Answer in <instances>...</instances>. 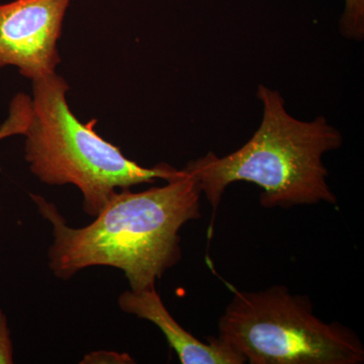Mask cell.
Here are the masks:
<instances>
[{
    "label": "cell",
    "mask_w": 364,
    "mask_h": 364,
    "mask_svg": "<svg viewBox=\"0 0 364 364\" xmlns=\"http://www.w3.org/2000/svg\"><path fill=\"white\" fill-rule=\"evenodd\" d=\"M166 182L141 193L117 191L83 228L68 226L56 205L32 195L53 227L48 258L55 277L68 280L85 268L109 267L124 273L131 291L156 286L181 259V228L202 215L203 193L195 177L182 169Z\"/></svg>",
    "instance_id": "cell-1"
},
{
    "label": "cell",
    "mask_w": 364,
    "mask_h": 364,
    "mask_svg": "<svg viewBox=\"0 0 364 364\" xmlns=\"http://www.w3.org/2000/svg\"><path fill=\"white\" fill-rule=\"evenodd\" d=\"M256 95L262 119L250 140L231 154L210 152L184 168L198 181L214 214L228 186L238 181L259 186L263 208L337 203L323 156L341 147V133L325 117L305 122L291 116L279 91L259 85Z\"/></svg>",
    "instance_id": "cell-2"
},
{
    "label": "cell",
    "mask_w": 364,
    "mask_h": 364,
    "mask_svg": "<svg viewBox=\"0 0 364 364\" xmlns=\"http://www.w3.org/2000/svg\"><path fill=\"white\" fill-rule=\"evenodd\" d=\"M32 82V117L23 135L26 161L43 183L75 186L88 215L97 217L117 191L181 174L167 163L141 166L98 135L95 119L79 121L67 102L68 83L57 72Z\"/></svg>",
    "instance_id": "cell-3"
},
{
    "label": "cell",
    "mask_w": 364,
    "mask_h": 364,
    "mask_svg": "<svg viewBox=\"0 0 364 364\" xmlns=\"http://www.w3.org/2000/svg\"><path fill=\"white\" fill-rule=\"evenodd\" d=\"M218 337L251 364L364 363V346L353 330L321 320L308 296L284 286L235 291Z\"/></svg>",
    "instance_id": "cell-4"
},
{
    "label": "cell",
    "mask_w": 364,
    "mask_h": 364,
    "mask_svg": "<svg viewBox=\"0 0 364 364\" xmlns=\"http://www.w3.org/2000/svg\"><path fill=\"white\" fill-rule=\"evenodd\" d=\"M72 0H13L0 4V68L16 67L30 80L61 63L58 42Z\"/></svg>",
    "instance_id": "cell-5"
},
{
    "label": "cell",
    "mask_w": 364,
    "mask_h": 364,
    "mask_svg": "<svg viewBox=\"0 0 364 364\" xmlns=\"http://www.w3.org/2000/svg\"><path fill=\"white\" fill-rule=\"evenodd\" d=\"M123 312L149 321L161 330L182 364H243L246 359L219 337L200 341L182 328L163 304L156 287L124 291L119 296Z\"/></svg>",
    "instance_id": "cell-6"
},
{
    "label": "cell",
    "mask_w": 364,
    "mask_h": 364,
    "mask_svg": "<svg viewBox=\"0 0 364 364\" xmlns=\"http://www.w3.org/2000/svg\"><path fill=\"white\" fill-rule=\"evenodd\" d=\"M32 97L18 93L9 105V117L0 126V140L14 135L25 134L32 117Z\"/></svg>",
    "instance_id": "cell-7"
},
{
    "label": "cell",
    "mask_w": 364,
    "mask_h": 364,
    "mask_svg": "<svg viewBox=\"0 0 364 364\" xmlns=\"http://www.w3.org/2000/svg\"><path fill=\"white\" fill-rule=\"evenodd\" d=\"M344 2V11L340 20L341 33L348 39L361 41L364 37V0Z\"/></svg>",
    "instance_id": "cell-8"
},
{
    "label": "cell",
    "mask_w": 364,
    "mask_h": 364,
    "mask_svg": "<svg viewBox=\"0 0 364 364\" xmlns=\"http://www.w3.org/2000/svg\"><path fill=\"white\" fill-rule=\"evenodd\" d=\"M14 363V347L6 316L0 310V364Z\"/></svg>",
    "instance_id": "cell-9"
}]
</instances>
